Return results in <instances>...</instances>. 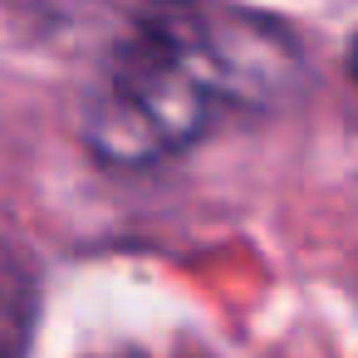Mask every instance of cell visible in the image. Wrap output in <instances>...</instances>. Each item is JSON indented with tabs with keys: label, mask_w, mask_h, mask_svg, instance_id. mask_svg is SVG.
Wrapping results in <instances>:
<instances>
[{
	"label": "cell",
	"mask_w": 358,
	"mask_h": 358,
	"mask_svg": "<svg viewBox=\"0 0 358 358\" xmlns=\"http://www.w3.org/2000/svg\"><path fill=\"white\" fill-rule=\"evenodd\" d=\"M231 94L201 10H148L84 103V143L108 167H148L196 143Z\"/></svg>",
	"instance_id": "1"
},
{
	"label": "cell",
	"mask_w": 358,
	"mask_h": 358,
	"mask_svg": "<svg viewBox=\"0 0 358 358\" xmlns=\"http://www.w3.org/2000/svg\"><path fill=\"white\" fill-rule=\"evenodd\" d=\"M231 108H275L304 79V55L289 25L260 10H201Z\"/></svg>",
	"instance_id": "2"
},
{
	"label": "cell",
	"mask_w": 358,
	"mask_h": 358,
	"mask_svg": "<svg viewBox=\"0 0 358 358\" xmlns=\"http://www.w3.org/2000/svg\"><path fill=\"white\" fill-rule=\"evenodd\" d=\"M348 79L358 84V35H353V50H348Z\"/></svg>",
	"instance_id": "3"
},
{
	"label": "cell",
	"mask_w": 358,
	"mask_h": 358,
	"mask_svg": "<svg viewBox=\"0 0 358 358\" xmlns=\"http://www.w3.org/2000/svg\"><path fill=\"white\" fill-rule=\"evenodd\" d=\"M0 358H15V343H10L6 334H0Z\"/></svg>",
	"instance_id": "4"
}]
</instances>
